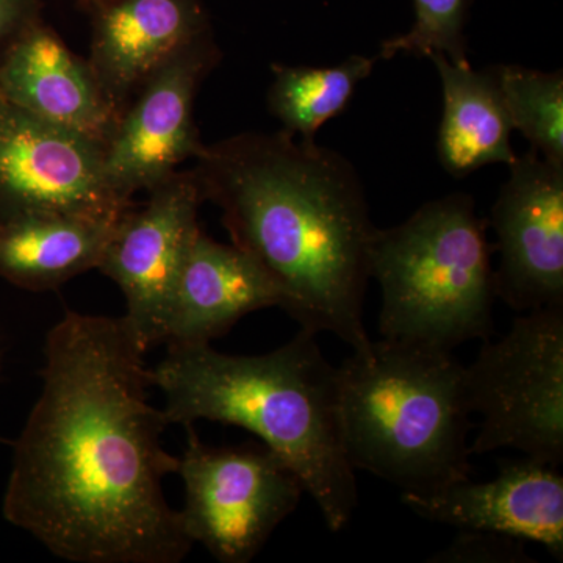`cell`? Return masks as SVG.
<instances>
[{"mask_svg": "<svg viewBox=\"0 0 563 563\" xmlns=\"http://www.w3.org/2000/svg\"><path fill=\"white\" fill-rule=\"evenodd\" d=\"M118 218L35 213L0 222V277L29 291L57 290L98 269Z\"/></svg>", "mask_w": 563, "mask_h": 563, "instance_id": "obj_17", "label": "cell"}, {"mask_svg": "<svg viewBox=\"0 0 563 563\" xmlns=\"http://www.w3.org/2000/svg\"><path fill=\"white\" fill-rule=\"evenodd\" d=\"M377 57L351 55L335 66H292L274 63L268 90V110L282 131L317 143L325 122L350 106L358 85L372 76Z\"/></svg>", "mask_w": 563, "mask_h": 563, "instance_id": "obj_18", "label": "cell"}, {"mask_svg": "<svg viewBox=\"0 0 563 563\" xmlns=\"http://www.w3.org/2000/svg\"><path fill=\"white\" fill-rule=\"evenodd\" d=\"M514 131L543 161L563 166V74L520 65L493 66Z\"/></svg>", "mask_w": 563, "mask_h": 563, "instance_id": "obj_19", "label": "cell"}, {"mask_svg": "<svg viewBox=\"0 0 563 563\" xmlns=\"http://www.w3.org/2000/svg\"><path fill=\"white\" fill-rule=\"evenodd\" d=\"M352 468L428 495L472 476L465 366L451 352L380 339L336 366Z\"/></svg>", "mask_w": 563, "mask_h": 563, "instance_id": "obj_4", "label": "cell"}, {"mask_svg": "<svg viewBox=\"0 0 563 563\" xmlns=\"http://www.w3.org/2000/svg\"><path fill=\"white\" fill-rule=\"evenodd\" d=\"M140 210L118 218L98 269L120 287L124 320L150 351L162 344L163 324L181 265L196 233L201 187L192 169L174 173L147 191Z\"/></svg>", "mask_w": 563, "mask_h": 563, "instance_id": "obj_10", "label": "cell"}, {"mask_svg": "<svg viewBox=\"0 0 563 563\" xmlns=\"http://www.w3.org/2000/svg\"><path fill=\"white\" fill-rule=\"evenodd\" d=\"M470 412L479 415L472 455L512 448L526 459L563 462V307L515 318L465 366Z\"/></svg>", "mask_w": 563, "mask_h": 563, "instance_id": "obj_6", "label": "cell"}, {"mask_svg": "<svg viewBox=\"0 0 563 563\" xmlns=\"http://www.w3.org/2000/svg\"><path fill=\"white\" fill-rule=\"evenodd\" d=\"M168 424L213 421L254 433L298 474L332 532L358 506L355 470L344 451L336 366L317 333L257 355L225 354L211 344H169L150 368Z\"/></svg>", "mask_w": 563, "mask_h": 563, "instance_id": "obj_3", "label": "cell"}, {"mask_svg": "<svg viewBox=\"0 0 563 563\" xmlns=\"http://www.w3.org/2000/svg\"><path fill=\"white\" fill-rule=\"evenodd\" d=\"M412 512L461 531L493 532L533 542L563 561V477L558 466L525 459L495 479H472L428 495L402 493Z\"/></svg>", "mask_w": 563, "mask_h": 563, "instance_id": "obj_12", "label": "cell"}, {"mask_svg": "<svg viewBox=\"0 0 563 563\" xmlns=\"http://www.w3.org/2000/svg\"><path fill=\"white\" fill-rule=\"evenodd\" d=\"M488 224L496 233V298L515 310L563 307V166L536 151L509 165Z\"/></svg>", "mask_w": 563, "mask_h": 563, "instance_id": "obj_11", "label": "cell"}, {"mask_svg": "<svg viewBox=\"0 0 563 563\" xmlns=\"http://www.w3.org/2000/svg\"><path fill=\"white\" fill-rule=\"evenodd\" d=\"M102 144L33 117L0 92V222L35 213L120 218Z\"/></svg>", "mask_w": 563, "mask_h": 563, "instance_id": "obj_9", "label": "cell"}, {"mask_svg": "<svg viewBox=\"0 0 563 563\" xmlns=\"http://www.w3.org/2000/svg\"><path fill=\"white\" fill-rule=\"evenodd\" d=\"M192 172L203 202L279 284L301 329L333 333L352 351L372 343L363 299L376 225L344 155L282 129L244 132L206 146Z\"/></svg>", "mask_w": 563, "mask_h": 563, "instance_id": "obj_2", "label": "cell"}, {"mask_svg": "<svg viewBox=\"0 0 563 563\" xmlns=\"http://www.w3.org/2000/svg\"><path fill=\"white\" fill-rule=\"evenodd\" d=\"M0 362H2V355H0ZM0 368H2V365H0Z\"/></svg>", "mask_w": 563, "mask_h": 563, "instance_id": "obj_24", "label": "cell"}, {"mask_svg": "<svg viewBox=\"0 0 563 563\" xmlns=\"http://www.w3.org/2000/svg\"><path fill=\"white\" fill-rule=\"evenodd\" d=\"M146 350L124 317L68 310L44 343L41 391L20 439L2 512L74 563H179L195 547L163 481Z\"/></svg>", "mask_w": 563, "mask_h": 563, "instance_id": "obj_1", "label": "cell"}, {"mask_svg": "<svg viewBox=\"0 0 563 563\" xmlns=\"http://www.w3.org/2000/svg\"><path fill=\"white\" fill-rule=\"evenodd\" d=\"M177 474L184 481L181 525L192 544L221 563H247L301 501L303 485L265 444L214 448L192 424Z\"/></svg>", "mask_w": 563, "mask_h": 563, "instance_id": "obj_7", "label": "cell"}, {"mask_svg": "<svg viewBox=\"0 0 563 563\" xmlns=\"http://www.w3.org/2000/svg\"><path fill=\"white\" fill-rule=\"evenodd\" d=\"M473 0H413L415 21L409 32L383 41L377 58L399 54L429 57L439 54L459 66L472 65L465 29Z\"/></svg>", "mask_w": 563, "mask_h": 563, "instance_id": "obj_20", "label": "cell"}, {"mask_svg": "<svg viewBox=\"0 0 563 563\" xmlns=\"http://www.w3.org/2000/svg\"><path fill=\"white\" fill-rule=\"evenodd\" d=\"M428 58L442 81L437 154L444 172L463 179L493 163L512 165L518 157L510 143L514 124L495 68L474 70L472 65H454L439 54Z\"/></svg>", "mask_w": 563, "mask_h": 563, "instance_id": "obj_16", "label": "cell"}, {"mask_svg": "<svg viewBox=\"0 0 563 563\" xmlns=\"http://www.w3.org/2000/svg\"><path fill=\"white\" fill-rule=\"evenodd\" d=\"M487 228L466 192L376 228L368 273L380 288V339L440 352L492 339L496 292Z\"/></svg>", "mask_w": 563, "mask_h": 563, "instance_id": "obj_5", "label": "cell"}, {"mask_svg": "<svg viewBox=\"0 0 563 563\" xmlns=\"http://www.w3.org/2000/svg\"><path fill=\"white\" fill-rule=\"evenodd\" d=\"M92 2H96V0H80L81 5L87 7V9Z\"/></svg>", "mask_w": 563, "mask_h": 563, "instance_id": "obj_23", "label": "cell"}, {"mask_svg": "<svg viewBox=\"0 0 563 563\" xmlns=\"http://www.w3.org/2000/svg\"><path fill=\"white\" fill-rule=\"evenodd\" d=\"M41 20V0H0V57L22 32Z\"/></svg>", "mask_w": 563, "mask_h": 563, "instance_id": "obj_22", "label": "cell"}, {"mask_svg": "<svg viewBox=\"0 0 563 563\" xmlns=\"http://www.w3.org/2000/svg\"><path fill=\"white\" fill-rule=\"evenodd\" d=\"M0 92L33 117L103 147L121 117L90 63L74 54L41 20L22 32L0 57Z\"/></svg>", "mask_w": 563, "mask_h": 563, "instance_id": "obj_13", "label": "cell"}, {"mask_svg": "<svg viewBox=\"0 0 563 563\" xmlns=\"http://www.w3.org/2000/svg\"><path fill=\"white\" fill-rule=\"evenodd\" d=\"M273 307L285 312L287 298L262 263L199 231L174 287L162 344H211L246 314Z\"/></svg>", "mask_w": 563, "mask_h": 563, "instance_id": "obj_14", "label": "cell"}, {"mask_svg": "<svg viewBox=\"0 0 563 563\" xmlns=\"http://www.w3.org/2000/svg\"><path fill=\"white\" fill-rule=\"evenodd\" d=\"M431 562L531 563L523 540L501 533L461 531L446 550L429 559Z\"/></svg>", "mask_w": 563, "mask_h": 563, "instance_id": "obj_21", "label": "cell"}, {"mask_svg": "<svg viewBox=\"0 0 563 563\" xmlns=\"http://www.w3.org/2000/svg\"><path fill=\"white\" fill-rule=\"evenodd\" d=\"M88 11V63L120 114L174 52L211 32L201 0H96Z\"/></svg>", "mask_w": 563, "mask_h": 563, "instance_id": "obj_15", "label": "cell"}, {"mask_svg": "<svg viewBox=\"0 0 563 563\" xmlns=\"http://www.w3.org/2000/svg\"><path fill=\"white\" fill-rule=\"evenodd\" d=\"M221 60L213 32L174 52L141 85L103 151L111 190L125 203L196 161L207 144L195 122L199 87Z\"/></svg>", "mask_w": 563, "mask_h": 563, "instance_id": "obj_8", "label": "cell"}]
</instances>
